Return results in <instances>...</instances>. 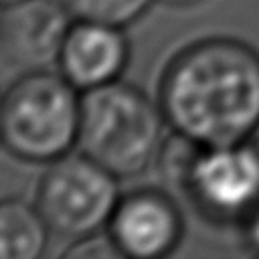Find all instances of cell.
<instances>
[{"label": "cell", "mask_w": 259, "mask_h": 259, "mask_svg": "<svg viewBox=\"0 0 259 259\" xmlns=\"http://www.w3.org/2000/svg\"><path fill=\"white\" fill-rule=\"evenodd\" d=\"M158 103L168 127L200 146L247 142L259 125V51L233 36L184 47L164 69Z\"/></svg>", "instance_id": "6da1fadb"}, {"label": "cell", "mask_w": 259, "mask_h": 259, "mask_svg": "<svg viewBox=\"0 0 259 259\" xmlns=\"http://www.w3.org/2000/svg\"><path fill=\"white\" fill-rule=\"evenodd\" d=\"M166 125L160 103L117 79L81 93L77 146L119 180L132 178L156 162Z\"/></svg>", "instance_id": "7a4b0ae2"}, {"label": "cell", "mask_w": 259, "mask_h": 259, "mask_svg": "<svg viewBox=\"0 0 259 259\" xmlns=\"http://www.w3.org/2000/svg\"><path fill=\"white\" fill-rule=\"evenodd\" d=\"M79 123L81 91L61 71H26L2 93V146L24 162L51 164L69 154Z\"/></svg>", "instance_id": "3957f363"}, {"label": "cell", "mask_w": 259, "mask_h": 259, "mask_svg": "<svg viewBox=\"0 0 259 259\" xmlns=\"http://www.w3.org/2000/svg\"><path fill=\"white\" fill-rule=\"evenodd\" d=\"M119 178L79 154L51 162L36 188V206L51 233L77 241L107 229L119 200Z\"/></svg>", "instance_id": "277c9868"}, {"label": "cell", "mask_w": 259, "mask_h": 259, "mask_svg": "<svg viewBox=\"0 0 259 259\" xmlns=\"http://www.w3.org/2000/svg\"><path fill=\"white\" fill-rule=\"evenodd\" d=\"M178 192L210 221H243L259 202V156L249 142L200 146Z\"/></svg>", "instance_id": "5b68a950"}, {"label": "cell", "mask_w": 259, "mask_h": 259, "mask_svg": "<svg viewBox=\"0 0 259 259\" xmlns=\"http://www.w3.org/2000/svg\"><path fill=\"white\" fill-rule=\"evenodd\" d=\"M63 0H18L0 8V55L10 67L53 69L73 24Z\"/></svg>", "instance_id": "8992f818"}, {"label": "cell", "mask_w": 259, "mask_h": 259, "mask_svg": "<svg viewBox=\"0 0 259 259\" xmlns=\"http://www.w3.org/2000/svg\"><path fill=\"white\" fill-rule=\"evenodd\" d=\"M182 227V212L170 194L138 188L119 196L105 231L121 257L162 259L178 247Z\"/></svg>", "instance_id": "52a82bcc"}, {"label": "cell", "mask_w": 259, "mask_h": 259, "mask_svg": "<svg viewBox=\"0 0 259 259\" xmlns=\"http://www.w3.org/2000/svg\"><path fill=\"white\" fill-rule=\"evenodd\" d=\"M127 61L130 42L121 26L73 20L57 67L83 93L117 81Z\"/></svg>", "instance_id": "ba28073f"}, {"label": "cell", "mask_w": 259, "mask_h": 259, "mask_svg": "<svg viewBox=\"0 0 259 259\" xmlns=\"http://www.w3.org/2000/svg\"><path fill=\"white\" fill-rule=\"evenodd\" d=\"M51 229L36 202L0 198V259H38L49 245Z\"/></svg>", "instance_id": "9c48e42d"}, {"label": "cell", "mask_w": 259, "mask_h": 259, "mask_svg": "<svg viewBox=\"0 0 259 259\" xmlns=\"http://www.w3.org/2000/svg\"><path fill=\"white\" fill-rule=\"evenodd\" d=\"M75 20H93L125 28L136 22L154 0H63Z\"/></svg>", "instance_id": "30bf717a"}, {"label": "cell", "mask_w": 259, "mask_h": 259, "mask_svg": "<svg viewBox=\"0 0 259 259\" xmlns=\"http://www.w3.org/2000/svg\"><path fill=\"white\" fill-rule=\"evenodd\" d=\"M241 223H243V237H245L247 247H251L255 253H259V202L253 206V210Z\"/></svg>", "instance_id": "8fae6325"}, {"label": "cell", "mask_w": 259, "mask_h": 259, "mask_svg": "<svg viewBox=\"0 0 259 259\" xmlns=\"http://www.w3.org/2000/svg\"><path fill=\"white\" fill-rule=\"evenodd\" d=\"M247 142H249V146H251V148L257 152V156H259V125H257V130L251 134V138H249Z\"/></svg>", "instance_id": "7c38bea8"}, {"label": "cell", "mask_w": 259, "mask_h": 259, "mask_svg": "<svg viewBox=\"0 0 259 259\" xmlns=\"http://www.w3.org/2000/svg\"><path fill=\"white\" fill-rule=\"evenodd\" d=\"M160 2L170 4V6H190V4H194V2H198V0H160Z\"/></svg>", "instance_id": "4fadbf2b"}, {"label": "cell", "mask_w": 259, "mask_h": 259, "mask_svg": "<svg viewBox=\"0 0 259 259\" xmlns=\"http://www.w3.org/2000/svg\"><path fill=\"white\" fill-rule=\"evenodd\" d=\"M14 2H18V0H0V8L2 6H8V4H14Z\"/></svg>", "instance_id": "5bb4252c"}, {"label": "cell", "mask_w": 259, "mask_h": 259, "mask_svg": "<svg viewBox=\"0 0 259 259\" xmlns=\"http://www.w3.org/2000/svg\"><path fill=\"white\" fill-rule=\"evenodd\" d=\"M0 117H2V93H0ZM0 146H2V138H0Z\"/></svg>", "instance_id": "9a60e30c"}]
</instances>
